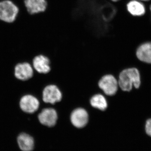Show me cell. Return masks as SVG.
Instances as JSON below:
<instances>
[{"mask_svg": "<svg viewBox=\"0 0 151 151\" xmlns=\"http://www.w3.org/2000/svg\"><path fill=\"white\" fill-rule=\"evenodd\" d=\"M118 83L121 89L126 92L131 91L133 86L138 89L141 84L139 71L134 67L124 69L119 75Z\"/></svg>", "mask_w": 151, "mask_h": 151, "instance_id": "6da1fadb", "label": "cell"}, {"mask_svg": "<svg viewBox=\"0 0 151 151\" xmlns=\"http://www.w3.org/2000/svg\"><path fill=\"white\" fill-rule=\"evenodd\" d=\"M18 7L12 2L5 0L0 2V20L12 23L15 20L19 13Z\"/></svg>", "mask_w": 151, "mask_h": 151, "instance_id": "7a4b0ae2", "label": "cell"}, {"mask_svg": "<svg viewBox=\"0 0 151 151\" xmlns=\"http://www.w3.org/2000/svg\"><path fill=\"white\" fill-rule=\"evenodd\" d=\"M98 85L104 93L109 96L116 94L119 86L118 81L114 76L111 75L103 76L99 81Z\"/></svg>", "mask_w": 151, "mask_h": 151, "instance_id": "3957f363", "label": "cell"}, {"mask_svg": "<svg viewBox=\"0 0 151 151\" xmlns=\"http://www.w3.org/2000/svg\"><path fill=\"white\" fill-rule=\"evenodd\" d=\"M62 99V94L57 86L50 85L45 87L42 93V99L46 103L53 104Z\"/></svg>", "mask_w": 151, "mask_h": 151, "instance_id": "277c9868", "label": "cell"}, {"mask_svg": "<svg viewBox=\"0 0 151 151\" xmlns=\"http://www.w3.org/2000/svg\"><path fill=\"white\" fill-rule=\"evenodd\" d=\"M89 116L86 110L83 108L75 109L71 113L70 121L74 127L76 128H84L88 122Z\"/></svg>", "mask_w": 151, "mask_h": 151, "instance_id": "5b68a950", "label": "cell"}, {"mask_svg": "<svg viewBox=\"0 0 151 151\" xmlns=\"http://www.w3.org/2000/svg\"><path fill=\"white\" fill-rule=\"evenodd\" d=\"M38 119L42 125L49 127H53L56 124L57 113L53 108H45L38 115Z\"/></svg>", "mask_w": 151, "mask_h": 151, "instance_id": "8992f818", "label": "cell"}, {"mask_svg": "<svg viewBox=\"0 0 151 151\" xmlns=\"http://www.w3.org/2000/svg\"><path fill=\"white\" fill-rule=\"evenodd\" d=\"M20 107L24 112L32 113L38 110L40 103L36 97L31 95H26L23 96L20 101Z\"/></svg>", "mask_w": 151, "mask_h": 151, "instance_id": "52a82bcc", "label": "cell"}, {"mask_svg": "<svg viewBox=\"0 0 151 151\" xmlns=\"http://www.w3.org/2000/svg\"><path fill=\"white\" fill-rule=\"evenodd\" d=\"M17 143L21 151H33L35 148V141L32 136L27 133H22L18 136Z\"/></svg>", "mask_w": 151, "mask_h": 151, "instance_id": "ba28073f", "label": "cell"}, {"mask_svg": "<svg viewBox=\"0 0 151 151\" xmlns=\"http://www.w3.org/2000/svg\"><path fill=\"white\" fill-rule=\"evenodd\" d=\"M24 4L27 12L31 15L44 12L47 8L46 0H24Z\"/></svg>", "mask_w": 151, "mask_h": 151, "instance_id": "9c48e42d", "label": "cell"}, {"mask_svg": "<svg viewBox=\"0 0 151 151\" xmlns=\"http://www.w3.org/2000/svg\"><path fill=\"white\" fill-rule=\"evenodd\" d=\"M33 74L32 67L27 63H19L15 68V76L19 80H27L32 77Z\"/></svg>", "mask_w": 151, "mask_h": 151, "instance_id": "30bf717a", "label": "cell"}, {"mask_svg": "<svg viewBox=\"0 0 151 151\" xmlns=\"http://www.w3.org/2000/svg\"><path fill=\"white\" fill-rule=\"evenodd\" d=\"M126 10L134 17H141L146 12L145 6L140 1L131 0L126 4Z\"/></svg>", "mask_w": 151, "mask_h": 151, "instance_id": "8fae6325", "label": "cell"}, {"mask_svg": "<svg viewBox=\"0 0 151 151\" xmlns=\"http://www.w3.org/2000/svg\"><path fill=\"white\" fill-rule=\"evenodd\" d=\"M33 64L35 69L39 73H47L50 70V62L47 57L40 55L34 58Z\"/></svg>", "mask_w": 151, "mask_h": 151, "instance_id": "7c38bea8", "label": "cell"}, {"mask_svg": "<svg viewBox=\"0 0 151 151\" xmlns=\"http://www.w3.org/2000/svg\"><path fill=\"white\" fill-rule=\"evenodd\" d=\"M136 56L142 62L151 64V42L141 44L136 51Z\"/></svg>", "mask_w": 151, "mask_h": 151, "instance_id": "4fadbf2b", "label": "cell"}, {"mask_svg": "<svg viewBox=\"0 0 151 151\" xmlns=\"http://www.w3.org/2000/svg\"><path fill=\"white\" fill-rule=\"evenodd\" d=\"M90 103L92 107L101 111H105L108 107V103L105 97L102 94H97L91 98Z\"/></svg>", "mask_w": 151, "mask_h": 151, "instance_id": "5bb4252c", "label": "cell"}, {"mask_svg": "<svg viewBox=\"0 0 151 151\" xmlns=\"http://www.w3.org/2000/svg\"><path fill=\"white\" fill-rule=\"evenodd\" d=\"M145 130L146 134L151 137V119L146 121L145 124Z\"/></svg>", "mask_w": 151, "mask_h": 151, "instance_id": "9a60e30c", "label": "cell"}, {"mask_svg": "<svg viewBox=\"0 0 151 151\" xmlns=\"http://www.w3.org/2000/svg\"><path fill=\"white\" fill-rule=\"evenodd\" d=\"M111 1L113 2H117L120 1L122 0H111Z\"/></svg>", "mask_w": 151, "mask_h": 151, "instance_id": "2e32d148", "label": "cell"}, {"mask_svg": "<svg viewBox=\"0 0 151 151\" xmlns=\"http://www.w3.org/2000/svg\"><path fill=\"white\" fill-rule=\"evenodd\" d=\"M138 1H147L150 0H138Z\"/></svg>", "mask_w": 151, "mask_h": 151, "instance_id": "e0dca14e", "label": "cell"}, {"mask_svg": "<svg viewBox=\"0 0 151 151\" xmlns=\"http://www.w3.org/2000/svg\"><path fill=\"white\" fill-rule=\"evenodd\" d=\"M150 10L151 13V5L150 6Z\"/></svg>", "mask_w": 151, "mask_h": 151, "instance_id": "ac0fdd59", "label": "cell"}]
</instances>
